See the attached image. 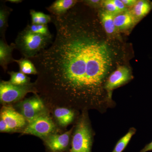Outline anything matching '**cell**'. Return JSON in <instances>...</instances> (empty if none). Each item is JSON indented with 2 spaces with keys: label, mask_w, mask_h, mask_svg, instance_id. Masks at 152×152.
Returning <instances> with one entry per match:
<instances>
[{
  "label": "cell",
  "mask_w": 152,
  "mask_h": 152,
  "mask_svg": "<svg viewBox=\"0 0 152 152\" xmlns=\"http://www.w3.org/2000/svg\"><path fill=\"white\" fill-rule=\"evenodd\" d=\"M80 15L75 7L62 15H51L54 39L28 58L37 71V94L53 108L103 112L110 103L105 83L96 68L94 21Z\"/></svg>",
  "instance_id": "obj_1"
},
{
  "label": "cell",
  "mask_w": 152,
  "mask_h": 152,
  "mask_svg": "<svg viewBox=\"0 0 152 152\" xmlns=\"http://www.w3.org/2000/svg\"><path fill=\"white\" fill-rule=\"evenodd\" d=\"M53 41V36H45L35 34L26 27L18 33L15 44L16 49L24 58H30L48 48Z\"/></svg>",
  "instance_id": "obj_2"
},
{
  "label": "cell",
  "mask_w": 152,
  "mask_h": 152,
  "mask_svg": "<svg viewBox=\"0 0 152 152\" xmlns=\"http://www.w3.org/2000/svg\"><path fill=\"white\" fill-rule=\"evenodd\" d=\"M93 136L88 111L82 112L74 128L70 152H91Z\"/></svg>",
  "instance_id": "obj_3"
},
{
  "label": "cell",
  "mask_w": 152,
  "mask_h": 152,
  "mask_svg": "<svg viewBox=\"0 0 152 152\" xmlns=\"http://www.w3.org/2000/svg\"><path fill=\"white\" fill-rule=\"evenodd\" d=\"M57 130L56 125L47 111L28 123L22 133L36 136L44 140L51 135L56 134Z\"/></svg>",
  "instance_id": "obj_4"
},
{
  "label": "cell",
  "mask_w": 152,
  "mask_h": 152,
  "mask_svg": "<svg viewBox=\"0 0 152 152\" xmlns=\"http://www.w3.org/2000/svg\"><path fill=\"white\" fill-rule=\"evenodd\" d=\"M30 93L37 94L34 83L24 86H15L5 81L0 83V102L4 104L20 102Z\"/></svg>",
  "instance_id": "obj_5"
},
{
  "label": "cell",
  "mask_w": 152,
  "mask_h": 152,
  "mask_svg": "<svg viewBox=\"0 0 152 152\" xmlns=\"http://www.w3.org/2000/svg\"><path fill=\"white\" fill-rule=\"evenodd\" d=\"M20 111L28 123L40 114L48 111L43 100L38 94L20 101L17 104Z\"/></svg>",
  "instance_id": "obj_6"
},
{
  "label": "cell",
  "mask_w": 152,
  "mask_h": 152,
  "mask_svg": "<svg viewBox=\"0 0 152 152\" xmlns=\"http://www.w3.org/2000/svg\"><path fill=\"white\" fill-rule=\"evenodd\" d=\"M0 117L5 122L13 132L23 131L28 124L23 116L10 105H4L1 109Z\"/></svg>",
  "instance_id": "obj_7"
},
{
  "label": "cell",
  "mask_w": 152,
  "mask_h": 152,
  "mask_svg": "<svg viewBox=\"0 0 152 152\" xmlns=\"http://www.w3.org/2000/svg\"><path fill=\"white\" fill-rule=\"evenodd\" d=\"M132 79L130 71L127 67L121 66L111 74L106 81L105 89L109 98L112 100L111 91L114 89L121 86Z\"/></svg>",
  "instance_id": "obj_8"
},
{
  "label": "cell",
  "mask_w": 152,
  "mask_h": 152,
  "mask_svg": "<svg viewBox=\"0 0 152 152\" xmlns=\"http://www.w3.org/2000/svg\"><path fill=\"white\" fill-rule=\"evenodd\" d=\"M74 128L61 134H53L47 137L44 140L47 146L53 152L64 151L69 146Z\"/></svg>",
  "instance_id": "obj_9"
},
{
  "label": "cell",
  "mask_w": 152,
  "mask_h": 152,
  "mask_svg": "<svg viewBox=\"0 0 152 152\" xmlns=\"http://www.w3.org/2000/svg\"><path fill=\"white\" fill-rule=\"evenodd\" d=\"M16 49L15 43L9 45L6 40L1 38L0 39V65L4 72L7 69L9 64L15 61L13 58L12 53Z\"/></svg>",
  "instance_id": "obj_10"
},
{
  "label": "cell",
  "mask_w": 152,
  "mask_h": 152,
  "mask_svg": "<svg viewBox=\"0 0 152 152\" xmlns=\"http://www.w3.org/2000/svg\"><path fill=\"white\" fill-rule=\"evenodd\" d=\"M54 116L60 126L65 127L74 120L75 111L64 107L55 108Z\"/></svg>",
  "instance_id": "obj_11"
},
{
  "label": "cell",
  "mask_w": 152,
  "mask_h": 152,
  "mask_svg": "<svg viewBox=\"0 0 152 152\" xmlns=\"http://www.w3.org/2000/svg\"><path fill=\"white\" fill-rule=\"evenodd\" d=\"M77 1L75 0H56L47 9L52 15L61 16L73 8Z\"/></svg>",
  "instance_id": "obj_12"
},
{
  "label": "cell",
  "mask_w": 152,
  "mask_h": 152,
  "mask_svg": "<svg viewBox=\"0 0 152 152\" xmlns=\"http://www.w3.org/2000/svg\"><path fill=\"white\" fill-rule=\"evenodd\" d=\"M136 18L131 12H125L114 17V23L116 28L124 30L130 28L136 21Z\"/></svg>",
  "instance_id": "obj_13"
},
{
  "label": "cell",
  "mask_w": 152,
  "mask_h": 152,
  "mask_svg": "<svg viewBox=\"0 0 152 152\" xmlns=\"http://www.w3.org/2000/svg\"><path fill=\"white\" fill-rule=\"evenodd\" d=\"M12 11L11 8L7 7L4 3L0 6V36L1 39L6 40L5 35L8 26L9 17Z\"/></svg>",
  "instance_id": "obj_14"
},
{
  "label": "cell",
  "mask_w": 152,
  "mask_h": 152,
  "mask_svg": "<svg viewBox=\"0 0 152 152\" xmlns=\"http://www.w3.org/2000/svg\"><path fill=\"white\" fill-rule=\"evenodd\" d=\"M152 9V4L150 1L141 0L136 3L132 12L136 18L141 19L147 15Z\"/></svg>",
  "instance_id": "obj_15"
},
{
  "label": "cell",
  "mask_w": 152,
  "mask_h": 152,
  "mask_svg": "<svg viewBox=\"0 0 152 152\" xmlns=\"http://www.w3.org/2000/svg\"><path fill=\"white\" fill-rule=\"evenodd\" d=\"M16 63L18 65L20 72L26 75H37V71L34 63L31 60L26 58L15 60Z\"/></svg>",
  "instance_id": "obj_16"
},
{
  "label": "cell",
  "mask_w": 152,
  "mask_h": 152,
  "mask_svg": "<svg viewBox=\"0 0 152 152\" xmlns=\"http://www.w3.org/2000/svg\"><path fill=\"white\" fill-rule=\"evenodd\" d=\"M115 16L105 11L101 14V19L102 24L106 32L109 34H113L116 28L114 23Z\"/></svg>",
  "instance_id": "obj_17"
},
{
  "label": "cell",
  "mask_w": 152,
  "mask_h": 152,
  "mask_svg": "<svg viewBox=\"0 0 152 152\" xmlns=\"http://www.w3.org/2000/svg\"><path fill=\"white\" fill-rule=\"evenodd\" d=\"M8 73L10 76V79L8 81L12 84L15 86H24L31 83L29 77L21 72L12 71Z\"/></svg>",
  "instance_id": "obj_18"
},
{
  "label": "cell",
  "mask_w": 152,
  "mask_h": 152,
  "mask_svg": "<svg viewBox=\"0 0 152 152\" xmlns=\"http://www.w3.org/2000/svg\"><path fill=\"white\" fill-rule=\"evenodd\" d=\"M32 24L48 25L52 22L51 15H47L41 12L31 10L30 12Z\"/></svg>",
  "instance_id": "obj_19"
},
{
  "label": "cell",
  "mask_w": 152,
  "mask_h": 152,
  "mask_svg": "<svg viewBox=\"0 0 152 152\" xmlns=\"http://www.w3.org/2000/svg\"><path fill=\"white\" fill-rule=\"evenodd\" d=\"M136 132V129L135 128H131L128 133L118 141L112 152H122L127 145L132 137L135 134Z\"/></svg>",
  "instance_id": "obj_20"
},
{
  "label": "cell",
  "mask_w": 152,
  "mask_h": 152,
  "mask_svg": "<svg viewBox=\"0 0 152 152\" xmlns=\"http://www.w3.org/2000/svg\"><path fill=\"white\" fill-rule=\"evenodd\" d=\"M32 32L45 36H50L52 35L49 31L48 25L29 24L26 26Z\"/></svg>",
  "instance_id": "obj_21"
},
{
  "label": "cell",
  "mask_w": 152,
  "mask_h": 152,
  "mask_svg": "<svg viewBox=\"0 0 152 152\" xmlns=\"http://www.w3.org/2000/svg\"><path fill=\"white\" fill-rule=\"evenodd\" d=\"M103 5L104 7L106 12L112 14L113 15H117L121 12L117 8V7L114 4L112 0H106L102 2Z\"/></svg>",
  "instance_id": "obj_22"
},
{
  "label": "cell",
  "mask_w": 152,
  "mask_h": 152,
  "mask_svg": "<svg viewBox=\"0 0 152 152\" xmlns=\"http://www.w3.org/2000/svg\"><path fill=\"white\" fill-rule=\"evenodd\" d=\"M112 1L121 12H126V7L122 2L121 0V1L120 0H112Z\"/></svg>",
  "instance_id": "obj_23"
},
{
  "label": "cell",
  "mask_w": 152,
  "mask_h": 152,
  "mask_svg": "<svg viewBox=\"0 0 152 152\" xmlns=\"http://www.w3.org/2000/svg\"><path fill=\"white\" fill-rule=\"evenodd\" d=\"M0 132L5 133L13 132L5 122L1 119H0Z\"/></svg>",
  "instance_id": "obj_24"
},
{
  "label": "cell",
  "mask_w": 152,
  "mask_h": 152,
  "mask_svg": "<svg viewBox=\"0 0 152 152\" xmlns=\"http://www.w3.org/2000/svg\"><path fill=\"white\" fill-rule=\"evenodd\" d=\"M100 1L99 0H89V1H86V3L88 5L93 7H97L99 4L100 3Z\"/></svg>",
  "instance_id": "obj_25"
},
{
  "label": "cell",
  "mask_w": 152,
  "mask_h": 152,
  "mask_svg": "<svg viewBox=\"0 0 152 152\" xmlns=\"http://www.w3.org/2000/svg\"><path fill=\"white\" fill-rule=\"evenodd\" d=\"M126 7H130L134 6L137 1L136 0H121Z\"/></svg>",
  "instance_id": "obj_26"
},
{
  "label": "cell",
  "mask_w": 152,
  "mask_h": 152,
  "mask_svg": "<svg viewBox=\"0 0 152 152\" xmlns=\"http://www.w3.org/2000/svg\"><path fill=\"white\" fill-rule=\"evenodd\" d=\"M152 151V142L146 145L140 152H147Z\"/></svg>",
  "instance_id": "obj_27"
},
{
  "label": "cell",
  "mask_w": 152,
  "mask_h": 152,
  "mask_svg": "<svg viewBox=\"0 0 152 152\" xmlns=\"http://www.w3.org/2000/svg\"><path fill=\"white\" fill-rule=\"evenodd\" d=\"M8 1L14 4H19V3H21L23 1L22 0H8Z\"/></svg>",
  "instance_id": "obj_28"
}]
</instances>
